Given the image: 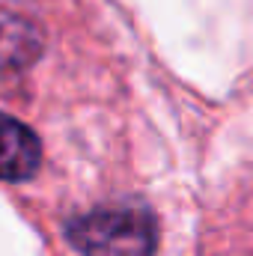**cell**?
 <instances>
[{
	"instance_id": "6da1fadb",
	"label": "cell",
	"mask_w": 253,
	"mask_h": 256,
	"mask_svg": "<svg viewBox=\"0 0 253 256\" xmlns=\"http://www.w3.org/2000/svg\"><path fill=\"white\" fill-rule=\"evenodd\" d=\"M66 238L84 256H152L155 220L140 206H102L78 214L66 226Z\"/></svg>"
},
{
	"instance_id": "7a4b0ae2",
	"label": "cell",
	"mask_w": 253,
	"mask_h": 256,
	"mask_svg": "<svg viewBox=\"0 0 253 256\" xmlns=\"http://www.w3.org/2000/svg\"><path fill=\"white\" fill-rule=\"evenodd\" d=\"M42 146L39 137L9 114H0V179L24 182L39 170Z\"/></svg>"
},
{
	"instance_id": "3957f363",
	"label": "cell",
	"mask_w": 253,
	"mask_h": 256,
	"mask_svg": "<svg viewBox=\"0 0 253 256\" xmlns=\"http://www.w3.org/2000/svg\"><path fill=\"white\" fill-rule=\"evenodd\" d=\"M42 54V33L9 9H0V72L24 68Z\"/></svg>"
}]
</instances>
